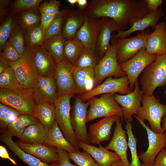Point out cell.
<instances>
[{
	"mask_svg": "<svg viewBox=\"0 0 166 166\" xmlns=\"http://www.w3.org/2000/svg\"><path fill=\"white\" fill-rule=\"evenodd\" d=\"M88 17L113 19L122 30L149 14L144 0H92L85 10Z\"/></svg>",
	"mask_w": 166,
	"mask_h": 166,
	"instance_id": "1",
	"label": "cell"
},
{
	"mask_svg": "<svg viewBox=\"0 0 166 166\" xmlns=\"http://www.w3.org/2000/svg\"><path fill=\"white\" fill-rule=\"evenodd\" d=\"M143 95H152L155 89L166 85V54L157 56L143 70L140 80Z\"/></svg>",
	"mask_w": 166,
	"mask_h": 166,
	"instance_id": "2",
	"label": "cell"
},
{
	"mask_svg": "<svg viewBox=\"0 0 166 166\" xmlns=\"http://www.w3.org/2000/svg\"><path fill=\"white\" fill-rule=\"evenodd\" d=\"M0 103L15 109L20 114L35 116L36 104L33 88L10 90L0 88Z\"/></svg>",
	"mask_w": 166,
	"mask_h": 166,
	"instance_id": "3",
	"label": "cell"
},
{
	"mask_svg": "<svg viewBox=\"0 0 166 166\" xmlns=\"http://www.w3.org/2000/svg\"><path fill=\"white\" fill-rule=\"evenodd\" d=\"M26 46L25 52L21 57L17 61L9 63L24 89L33 88L39 74L31 47Z\"/></svg>",
	"mask_w": 166,
	"mask_h": 166,
	"instance_id": "4",
	"label": "cell"
},
{
	"mask_svg": "<svg viewBox=\"0 0 166 166\" xmlns=\"http://www.w3.org/2000/svg\"><path fill=\"white\" fill-rule=\"evenodd\" d=\"M117 39L112 37L108 49L94 69V88L109 77H120L126 75L118 61L116 53Z\"/></svg>",
	"mask_w": 166,
	"mask_h": 166,
	"instance_id": "5",
	"label": "cell"
},
{
	"mask_svg": "<svg viewBox=\"0 0 166 166\" xmlns=\"http://www.w3.org/2000/svg\"><path fill=\"white\" fill-rule=\"evenodd\" d=\"M141 102L142 105L136 116L144 121L147 120L154 132L163 133L161 123L162 118L166 115V104H162L153 95H143Z\"/></svg>",
	"mask_w": 166,
	"mask_h": 166,
	"instance_id": "6",
	"label": "cell"
},
{
	"mask_svg": "<svg viewBox=\"0 0 166 166\" xmlns=\"http://www.w3.org/2000/svg\"><path fill=\"white\" fill-rule=\"evenodd\" d=\"M113 93L102 94L99 98L94 97L88 100L89 108L86 123L95 119L115 115L123 118L124 112L115 100Z\"/></svg>",
	"mask_w": 166,
	"mask_h": 166,
	"instance_id": "7",
	"label": "cell"
},
{
	"mask_svg": "<svg viewBox=\"0 0 166 166\" xmlns=\"http://www.w3.org/2000/svg\"><path fill=\"white\" fill-rule=\"evenodd\" d=\"M72 95L58 97L55 105V121L57 124L65 138L77 149L79 148V141L72 127L70 119Z\"/></svg>",
	"mask_w": 166,
	"mask_h": 166,
	"instance_id": "8",
	"label": "cell"
},
{
	"mask_svg": "<svg viewBox=\"0 0 166 166\" xmlns=\"http://www.w3.org/2000/svg\"><path fill=\"white\" fill-rule=\"evenodd\" d=\"M151 33L147 30L130 38L117 39L116 53L118 63L128 61L145 48L147 38Z\"/></svg>",
	"mask_w": 166,
	"mask_h": 166,
	"instance_id": "9",
	"label": "cell"
},
{
	"mask_svg": "<svg viewBox=\"0 0 166 166\" xmlns=\"http://www.w3.org/2000/svg\"><path fill=\"white\" fill-rule=\"evenodd\" d=\"M157 55L147 53L145 48L141 49L134 56L128 61L120 64L121 68L128 77L132 91L140 74L150 64L156 59Z\"/></svg>",
	"mask_w": 166,
	"mask_h": 166,
	"instance_id": "10",
	"label": "cell"
},
{
	"mask_svg": "<svg viewBox=\"0 0 166 166\" xmlns=\"http://www.w3.org/2000/svg\"><path fill=\"white\" fill-rule=\"evenodd\" d=\"M134 117L146 131L148 141L147 150L140 152L138 157L143 162L142 166H152L155 159L161 150L166 147V133H157L152 131L144 121L136 115Z\"/></svg>",
	"mask_w": 166,
	"mask_h": 166,
	"instance_id": "11",
	"label": "cell"
},
{
	"mask_svg": "<svg viewBox=\"0 0 166 166\" xmlns=\"http://www.w3.org/2000/svg\"><path fill=\"white\" fill-rule=\"evenodd\" d=\"M132 92L129 86V81L127 76L113 78L109 77L91 90L79 95L83 101L89 100L100 94L107 93H119L124 95Z\"/></svg>",
	"mask_w": 166,
	"mask_h": 166,
	"instance_id": "12",
	"label": "cell"
},
{
	"mask_svg": "<svg viewBox=\"0 0 166 166\" xmlns=\"http://www.w3.org/2000/svg\"><path fill=\"white\" fill-rule=\"evenodd\" d=\"M73 67L74 65L65 58L57 64L54 77L58 97L69 95L75 96L78 93L73 74Z\"/></svg>",
	"mask_w": 166,
	"mask_h": 166,
	"instance_id": "13",
	"label": "cell"
},
{
	"mask_svg": "<svg viewBox=\"0 0 166 166\" xmlns=\"http://www.w3.org/2000/svg\"><path fill=\"white\" fill-rule=\"evenodd\" d=\"M89 101L85 102L81 99L80 96L75 97L70 113L72 127L78 140L89 144L86 128V119Z\"/></svg>",
	"mask_w": 166,
	"mask_h": 166,
	"instance_id": "14",
	"label": "cell"
},
{
	"mask_svg": "<svg viewBox=\"0 0 166 166\" xmlns=\"http://www.w3.org/2000/svg\"><path fill=\"white\" fill-rule=\"evenodd\" d=\"M33 89V97L36 105L42 103H54L58 97L54 76L39 75Z\"/></svg>",
	"mask_w": 166,
	"mask_h": 166,
	"instance_id": "15",
	"label": "cell"
},
{
	"mask_svg": "<svg viewBox=\"0 0 166 166\" xmlns=\"http://www.w3.org/2000/svg\"><path fill=\"white\" fill-rule=\"evenodd\" d=\"M138 79L136 81L133 90L131 92L124 95L115 93L114 98L120 105L124 112L123 118L126 121L132 122V116L137 114L138 110L141 106V102L143 95L139 86Z\"/></svg>",
	"mask_w": 166,
	"mask_h": 166,
	"instance_id": "16",
	"label": "cell"
},
{
	"mask_svg": "<svg viewBox=\"0 0 166 166\" xmlns=\"http://www.w3.org/2000/svg\"><path fill=\"white\" fill-rule=\"evenodd\" d=\"M101 24V19H96L86 15L83 24L77 31L75 36L84 48L96 51Z\"/></svg>",
	"mask_w": 166,
	"mask_h": 166,
	"instance_id": "17",
	"label": "cell"
},
{
	"mask_svg": "<svg viewBox=\"0 0 166 166\" xmlns=\"http://www.w3.org/2000/svg\"><path fill=\"white\" fill-rule=\"evenodd\" d=\"M62 36L66 39L75 37L77 31L81 27L86 15L84 11L77 10L73 7H65Z\"/></svg>",
	"mask_w": 166,
	"mask_h": 166,
	"instance_id": "18",
	"label": "cell"
},
{
	"mask_svg": "<svg viewBox=\"0 0 166 166\" xmlns=\"http://www.w3.org/2000/svg\"><path fill=\"white\" fill-rule=\"evenodd\" d=\"M122 119L118 117L115 122L113 136L110 142L105 147L107 150L114 151L120 157L124 166H130V163L127 156L128 142L127 140V131L122 126Z\"/></svg>",
	"mask_w": 166,
	"mask_h": 166,
	"instance_id": "19",
	"label": "cell"
},
{
	"mask_svg": "<svg viewBox=\"0 0 166 166\" xmlns=\"http://www.w3.org/2000/svg\"><path fill=\"white\" fill-rule=\"evenodd\" d=\"M30 47L39 75L43 77L54 76L57 64L54 57L43 45Z\"/></svg>",
	"mask_w": 166,
	"mask_h": 166,
	"instance_id": "20",
	"label": "cell"
},
{
	"mask_svg": "<svg viewBox=\"0 0 166 166\" xmlns=\"http://www.w3.org/2000/svg\"><path fill=\"white\" fill-rule=\"evenodd\" d=\"M164 15L162 6H160L156 12L138 18L129 29L125 30H120L117 32V34L112 35V37L117 39L125 38L135 32L140 31L143 32L149 27L154 30L158 21Z\"/></svg>",
	"mask_w": 166,
	"mask_h": 166,
	"instance_id": "21",
	"label": "cell"
},
{
	"mask_svg": "<svg viewBox=\"0 0 166 166\" xmlns=\"http://www.w3.org/2000/svg\"><path fill=\"white\" fill-rule=\"evenodd\" d=\"M118 117L114 115L105 117L91 124L88 134L89 143L100 144L103 141L109 140L111 135L112 127Z\"/></svg>",
	"mask_w": 166,
	"mask_h": 166,
	"instance_id": "22",
	"label": "cell"
},
{
	"mask_svg": "<svg viewBox=\"0 0 166 166\" xmlns=\"http://www.w3.org/2000/svg\"><path fill=\"white\" fill-rule=\"evenodd\" d=\"M146 52L158 56L166 54V23L162 21L148 36L145 47Z\"/></svg>",
	"mask_w": 166,
	"mask_h": 166,
	"instance_id": "23",
	"label": "cell"
},
{
	"mask_svg": "<svg viewBox=\"0 0 166 166\" xmlns=\"http://www.w3.org/2000/svg\"><path fill=\"white\" fill-rule=\"evenodd\" d=\"M16 143L25 152L49 164L57 163L59 155L57 148L48 147L43 144H31L17 141Z\"/></svg>",
	"mask_w": 166,
	"mask_h": 166,
	"instance_id": "24",
	"label": "cell"
},
{
	"mask_svg": "<svg viewBox=\"0 0 166 166\" xmlns=\"http://www.w3.org/2000/svg\"><path fill=\"white\" fill-rule=\"evenodd\" d=\"M78 146L92 156L98 166H110L115 162L121 160L116 153L109 151L100 144L99 147H97L79 141Z\"/></svg>",
	"mask_w": 166,
	"mask_h": 166,
	"instance_id": "25",
	"label": "cell"
},
{
	"mask_svg": "<svg viewBox=\"0 0 166 166\" xmlns=\"http://www.w3.org/2000/svg\"><path fill=\"white\" fill-rule=\"evenodd\" d=\"M101 19V26L96 47V51L100 59L104 56L110 45L112 33L121 30L113 19L106 17H102Z\"/></svg>",
	"mask_w": 166,
	"mask_h": 166,
	"instance_id": "26",
	"label": "cell"
},
{
	"mask_svg": "<svg viewBox=\"0 0 166 166\" xmlns=\"http://www.w3.org/2000/svg\"><path fill=\"white\" fill-rule=\"evenodd\" d=\"M0 140L5 144L18 158L29 166H55L56 163L49 164L22 150L13 140L6 130L0 136Z\"/></svg>",
	"mask_w": 166,
	"mask_h": 166,
	"instance_id": "27",
	"label": "cell"
},
{
	"mask_svg": "<svg viewBox=\"0 0 166 166\" xmlns=\"http://www.w3.org/2000/svg\"><path fill=\"white\" fill-rule=\"evenodd\" d=\"M73 74L78 94L79 95L89 91L94 88V68H78L74 66Z\"/></svg>",
	"mask_w": 166,
	"mask_h": 166,
	"instance_id": "28",
	"label": "cell"
},
{
	"mask_svg": "<svg viewBox=\"0 0 166 166\" xmlns=\"http://www.w3.org/2000/svg\"><path fill=\"white\" fill-rule=\"evenodd\" d=\"M49 131L39 121L27 127L19 138L24 143L43 144L47 139Z\"/></svg>",
	"mask_w": 166,
	"mask_h": 166,
	"instance_id": "29",
	"label": "cell"
},
{
	"mask_svg": "<svg viewBox=\"0 0 166 166\" xmlns=\"http://www.w3.org/2000/svg\"><path fill=\"white\" fill-rule=\"evenodd\" d=\"M43 145L54 146L68 152H76L78 150L66 139L55 121Z\"/></svg>",
	"mask_w": 166,
	"mask_h": 166,
	"instance_id": "30",
	"label": "cell"
},
{
	"mask_svg": "<svg viewBox=\"0 0 166 166\" xmlns=\"http://www.w3.org/2000/svg\"><path fill=\"white\" fill-rule=\"evenodd\" d=\"M35 117L49 132L55 121L54 104L42 103L36 105Z\"/></svg>",
	"mask_w": 166,
	"mask_h": 166,
	"instance_id": "31",
	"label": "cell"
},
{
	"mask_svg": "<svg viewBox=\"0 0 166 166\" xmlns=\"http://www.w3.org/2000/svg\"><path fill=\"white\" fill-rule=\"evenodd\" d=\"M38 121L34 116L21 114L7 127L6 131L11 136H15L20 138L27 127Z\"/></svg>",
	"mask_w": 166,
	"mask_h": 166,
	"instance_id": "32",
	"label": "cell"
},
{
	"mask_svg": "<svg viewBox=\"0 0 166 166\" xmlns=\"http://www.w3.org/2000/svg\"><path fill=\"white\" fill-rule=\"evenodd\" d=\"M84 48L82 44L76 37L66 39L64 50V58L74 65Z\"/></svg>",
	"mask_w": 166,
	"mask_h": 166,
	"instance_id": "33",
	"label": "cell"
},
{
	"mask_svg": "<svg viewBox=\"0 0 166 166\" xmlns=\"http://www.w3.org/2000/svg\"><path fill=\"white\" fill-rule=\"evenodd\" d=\"M66 39L62 36L44 43L43 46L58 64L64 59V50Z\"/></svg>",
	"mask_w": 166,
	"mask_h": 166,
	"instance_id": "34",
	"label": "cell"
},
{
	"mask_svg": "<svg viewBox=\"0 0 166 166\" xmlns=\"http://www.w3.org/2000/svg\"><path fill=\"white\" fill-rule=\"evenodd\" d=\"M100 60V57L96 51L84 48L74 66L78 68L94 69Z\"/></svg>",
	"mask_w": 166,
	"mask_h": 166,
	"instance_id": "35",
	"label": "cell"
},
{
	"mask_svg": "<svg viewBox=\"0 0 166 166\" xmlns=\"http://www.w3.org/2000/svg\"><path fill=\"white\" fill-rule=\"evenodd\" d=\"M26 45H43L45 32L41 23L23 31Z\"/></svg>",
	"mask_w": 166,
	"mask_h": 166,
	"instance_id": "36",
	"label": "cell"
},
{
	"mask_svg": "<svg viewBox=\"0 0 166 166\" xmlns=\"http://www.w3.org/2000/svg\"><path fill=\"white\" fill-rule=\"evenodd\" d=\"M37 11L29 10L20 13L17 22L23 31L41 23V16Z\"/></svg>",
	"mask_w": 166,
	"mask_h": 166,
	"instance_id": "37",
	"label": "cell"
},
{
	"mask_svg": "<svg viewBox=\"0 0 166 166\" xmlns=\"http://www.w3.org/2000/svg\"><path fill=\"white\" fill-rule=\"evenodd\" d=\"M0 88L10 90L24 89L10 67L0 73Z\"/></svg>",
	"mask_w": 166,
	"mask_h": 166,
	"instance_id": "38",
	"label": "cell"
},
{
	"mask_svg": "<svg viewBox=\"0 0 166 166\" xmlns=\"http://www.w3.org/2000/svg\"><path fill=\"white\" fill-rule=\"evenodd\" d=\"M65 8L57 15L45 33L44 42L62 36V26Z\"/></svg>",
	"mask_w": 166,
	"mask_h": 166,
	"instance_id": "39",
	"label": "cell"
},
{
	"mask_svg": "<svg viewBox=\"0 0 166 166\" xmlns=\"http://www.w3.org/2000/svg\"><path fill=\"white\" fill-rule=\"evenodd\" d=\"M7 41L22 55L26 49V44L23 30L17 23L10 35Z\"/></svg>",
	"mask_w": 166,
	"mask_h": 166,
	"instance_id": "40",
	"label": "cell"
},
{
	"mask_svg": "<svg viewBox=\"0 0 166 166\" xmlns=\"http://www.w3.org/2000/svg\"><path fill=\"white\" fill-rule=\"evenodd\" d=\"M21 114L17 110L7 105L0 103V127L2 130L7 127Z\"/></svg>",
	"mask_w": 166,
	"mask_h": 166,
	"instance_id": "41",
	"label": "cell"
},
{
	"mask_svg": "<svg viewBox=\"0 0 166 166\" xmlns=\"http://www.w3.org/2000/svg\"><path fill=\"white\" fill-rule=\"evenodd\" d=\"M128 136V145L130 149L132 160L130 166H142L137 155L136 151L137 139L134 136L132 131L133 126L131 122L127 121L125 125Z\"/></svg>",
	"mask_w": 166,
	"mask_h": 166,
	"instance_id": "42",
	"label": "cell"
},
{
	"mask_svg": "<svg viewBox=\"0 0 166 166\" xmlns=\"http://www.w3.org/2000/svg\"><path fill=\"white\" fill-rule=\"evenodd\" d=\"M14 14L7 17L0 27V50L2 49L17 23V19Z\"/></svg>",
	"mask_w": 166,
	"mask_h": 166,
	"instance_id": "43",
	"label": "cell"
},
{
	"mask_svg": "<svg viewBox=\"0 0 166 166\" xmlns=\"http://www.w3.org/2000/svg\"><path fill=\"white\" fill-rule=\"evenodd\" d=\"M43 0H15L12 4L11 10L13 14L24 11L38 10V8Z\"/></svg>",
	"mask_w": 166,
	"mask_h": 166,
	"instance_id": "44",
	"label": "cell"
},
{
	"mask_svg": "<svg viewBox=\"0 0 166 166\" xmlns=\"http://www.w3.org/2000/svg\"><path fill=\"white\" fill-rule=\"evenodd\" d=\"M68 154L70 159L78 166H98L92 156L85 150L68 152Z\"/></svg>",
	"mask_w": 166,
	"mask_h": 166,
	"instance_id": "45",
	"label": "cell"
},
{
	"mask_svg": "<svg viewBox=\"0 0 166 166\" xmlns=\"http://www.w3.org/2000/svg\"><path fill=\"white\" fill-rule=\"evenodd\" d=\"M61 5L60 1L57 0H50L48 2L45 1L41 3L38 10L40 14L56 16L60 12L59 7Z\"/></svg>",
	"mask_w": 166,
	"mask_h": 166,
	"instance_id": "46",
	"label": "cell"
},
{
	"mask_svg": "<svg viewBox=\"0 0 166 166\" xmlns=\"http://www.w3.org/2000/svg\"><path fill=\"white\" fill-rule=\"evenodd\" d=\"M0 54L10 62L17 61L22 56L8 41L5 43L0 51Z\"/></svg>",
	"mask_w": 166,
	"mask_h": 166,
	"instance_id": "47",
	"label": "cell"
},
{
	"mask_svg": "<svg viewBox=\"0 0 166 166\" xmlns=\"http://www.w3.org/2000/svg\"><path fill=\"white\" fill-rule=\"evenodd\" d=\"M59 155V160L56 163L55 166H78L72 164L70 161L68 152L66 151L57 148Z\"/></svg>",
	"mask_w": 166,
	"mask_h": 166,
	"instance_id": "48",
	"label": "cell"
},
{
	"mask_svg": "<svg viewBox=\"0 0 166 166\" xmlns=\"http://www.w3.org/2000/svg\"><path fill=\"white\" fill-rule=\"evenodd\" d=\"M148 13L156 12L163 4V0H144Z\"/></svg>",
	"mask_w": 166,
	"mask_h": 166,
	"instance_id": "49",
	"label": "cell"
},
{
	"mask_svg": "<svg viewBox=\"0 0 166 166\" xmlns=\"http://www.w3.org/2000/svg\"><path fill=\"white\" fill-rule=\"evenodd\" d=\"M41 24L45 33L56 16L41 13Z\"/></svg>",
	"mask_w": 166,
	"mask_h": 166,
	"instance_id": "50",
	"label": "cell"
},
{
	"mask_svg": "<svg viewBox=\"0 0 166 166\" xmlns=\"http://www.w3.org/2000/svg\"><path fill=\"white\" fill-rule=\"evenodd\" d=\"M152 166H166V149L163 148L161 150Z\"/></svg>",
	"mask_w": 166,
	"mask_h": 166,
	"instance_id": "51",
	"label": "cell"
},
{
	"mask_svg": "<svg viewBox=\"0 0 166 166\" xmlns=\"http://www.w3.org/2000/svg\"><path fill=\"white\" fill-rule=\"evenodd\" d=\"M12 1L9 0H0V21L5 18L8 11L9 7Z\"/></svg>",
	"mask_w": 166,
	"mask_h": 166,
	"instance_id": "52",
	"label": "cell"
},
{
	"mask_svg": "<svg viewBox=\"0 0 166 166\" xmlns=\"http://www.w3.org/2000/svg\"><path fill=\"white\" fill-rule=\"evenodd\" d=\"M0 156L2 158L8 159L15 165H18L17 162L10 156L6 148L2 145H0Z\"/></svg>",
	"mask_w": 166,
	"mask_h": 166,
	"instance_id": "53",
	"label": "cell"
},
{
	"mask_svg": "<svg viewBox=\"0 0 166 166\" xmlns=\"http://www.w3.org/2000/svg\"><path fill=\"white\" fill-rule=\"evenodd\" d=\"M9 67V62L0 54V73Z\"/></svg>",
	"mask_w": 166,
	"mask_h": 166,
	"instance_id": "54",
	"label": "cell"
},
{
	"mask_svg": "<svg viewBox=\"0 0 166 166\" xmlns=\"http://www.w3.org/2000/svg\"><path fill=\"white\" fill-rule=\"evenodd\" d=\"M77 4L79 10L81 11H84L88 5L87 0H77Z\"/></svg>",
	"mask_w": 166,
	"mask_h": 166,
	"instance_id": "55",
	"label": "cell"
},
{
	"mask_svg": "<svg viewBox=\"0 0 166 166\" xmlns=\"http://www.w3.org/2000/svg\"><path fill=\"white\" fill-rule=\"evenodd\" d=\"M161 122L163 123L162 127L163 131L166 133V115L163 118Z\"/></svg>",
	"mask_w": 166,
	"mask_h": 166,
	"instance_id": "56",
	"label": "cell"
},
{
	"mask_svg": "<svg viewBox=\"0 0 166 166\" xmlns=\"http://www.w3.org/2000/svg\"><path fill=\"white\" fill-rule=\"evenodd\" d=\"M110 166H124L123 163L121 160H118L114 162Z\"/></svg>",
	"mask_w": 166,
	"mask_h": 166,
	"instance_id": "57",
	"label": "cell"
},
{
	"mask_svg": "<svg viewBox=\"0 0 166 166\" xmlns=\"http://www.w3.org/2000/svg\"><path fill=\"white\" fill-rule=\"evenodd\" d=\"M66 1L73 7L75 5L77 4V0H67Z\"/></svg>",
	"mask_w": 166,
	"mask_h": 166,
	"instance_id": "58",
	"label": "cell"
},
{
	"mask_svg": "<svg viewBox=\"0 0 166 166\" xmlns=\"http://www.w3.org/2000/svg\"><path fill=\"white\" fill-rule=\"evenodd\" d=\"M164 19H165V22H166V16H165V18H164Z\"/></svg>",
	"mask_w": 166,
	"mask_h": 166,
	"instance_id": "59",
	"label": "cell"
},
{
	"mask_svg": "<svg viewBox=\"0 0 166 166\" xmlns=\"http://www.w3.org/2000/svg\"><path fill=\"white\" fill-rule=\"evenodd\" d=\"M164 93L166 95V90L164 91Z\"/></svg>",
	"mask_w": 166,
	"mask_h": 166,
	"instance_id": "60",
	"label": "cell"
},
{
	"mask_svg": "<svg viewBox=\"0 0 166 166\" xmlns=\"http://www.w3.org/2000/svg\"></svg>",
	"mask_w": 166,
	"mask_h": 166,
	"instance_id": "61",
	"label": "cell"
}]
</instances>
